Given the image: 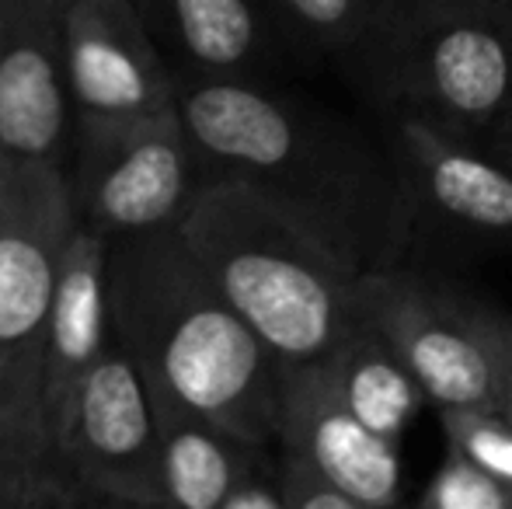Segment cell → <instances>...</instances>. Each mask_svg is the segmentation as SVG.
<instances>
[{"label": "cell", "mask_w": 512, "mask_h": 509, "mask_svg": "<svg viewBox=\"0 0 512 509\" xmlns=\"http://www.w3.org/2000/svg\"><path fill=\"white\" fill-rule=\"evenodd\" d=\"M150 398L157 415V482L164 506L223 509L230 489L269 443L248 440L168 394L150 391Z\"/></svg>", "instance_id": "obj_15"}, {"label": "cell", "mask_w": 512, "mask_h": 509, "mask_svg": "<svg viewBox=\"0 0 512 509\" xmlns=\"http://www.w3.org/2000/svg\"><path fill=\"white\" fill-rule=\"evenodd\" d=\"M175 112L206 178L258 185L328 238L359 276L405 265L411 203L384 140L269 84L175 67Z\"/></svg>", "instance_id": "obj_1"}, {"label": "cell", "mask_w": 512, "mask_h": 509, "mask_svg": "<svg viewBox=\"0 0 512 509\" xmlns=\"http://www.w3.org/2000/svg\"><path fill=\"white\" fill-rule=\"evenodd\" d=\"M324 363H328L331 377H335L338 391L349 401L352 412L373 433L394 443L405 440L411 422L429 405L425 387L415 381V374L394 353L391 342L377 332V325L359 314V307L345 335L324 356Z\"/></svg>", "instance_id": "obj_16"}, {"label": "cell", "mask_w": 512, "mask_h": 509, "mask_svg": "<svg viewBox=\"0 0 512 509\" xmlns=\"http://www.w3.org/2000/svg\"><path fill=\"white\" fill-rule=\"evenodd\" d=\"M499 14L512 25V0H502V4H499Z\"/></svg>", "instance_id": "obj_25"}, {"label": "cell", "mask_w": 512, "mask_h": 509, "mask_svg": "<svg viewBox=\"0 0 512 509\" xmlns=\"http://www.w3.org/2000/svg\"><path fill=\"white\" fill-rule=\"evenodd\" d=\"M481 328H485L488 353H492V405L512 422V314L492 300H481Z\"/></svg>", "instance_id": "obj_23"}, {"label": "cell", "mask_w": 512, "mask_h": 509, "mask_svg": "<svg viewBox=\"0 0 512 509\" xmlns=\"http://www.w3.org/2000/svg\"><path fill=\"white\" fill-rule=\"evenodd\" d=\"M377 116L411 203V252H512V150L411 109Z\"/></svg>", "instance_id": "obj_5"}, {"label": "cell", "mask_w": 512, "mask_h": 509, "mask_svg": "<svg viewBox=\"0 0 512 509\" xmlns=\"http://www.w3.org/2000/svg\"><path fill=\"white\" fill-rule=\"evenodd\" d=\"M70 0H0V157L67 164L74 105L63 21Z\"/></svg>", "instance_id": "obj_12"}, {"label": "cell", "mask_w": 512, "mask_h": 509, "mask_svg": "<svg viewBox=\"0 0 512 509\" xmlns=\"http://www.w3.org/2000/svg\"><path fill=\"white\" fill-rule=\"evenodd\" d=\"M95 506L60 457L0 454V509Z\"/></svg>", "instance_id": "obj_19"}, {"label": "cell", "mask_w": 512, "mask_h": 509, "mask_svg": "<svg viewBox=\"0 0 512 509\" xmlns=\"http://www.w3.org/2000/svg\"><path fill=\"white\" fill-rule=\"evenodd\" d=\"M0 454L56 457L42 346H0Z\"/></svg>", "instance_id": "obj_17"}, {"label": "cell", "mask_w": 512, "mask_h": 509, "mask_svg": "<svg viewBox=\"0 0 512 509\" xmlns=\"http://www.w3.org/2000/svg\"><path fill=\"white\" fill-rule=\"evenodd\" d=\"M108 307L150 391L276 443L286 363L223 297L182 227L112 238Z\"/></svg>", "instance_id": "obj_2"}, {"label": "cell", "mask_w": 512, "mask_h": 509, "mask_svg": "<svg viewBox=\"0 0 512 509\" xmlns=\"http://www.w3.org/2000/svg\"><path fill=\"white\" fill-rule=\"evenodd\" d=\"M108 248L112 238H105L91 224H77L56 276L46 328H42L49 433L60 422L74 387L115 335L112 307H108Z\"/></svg>", "instance_id": "obj_14"}, {"label": "cell", "mask_w": 512, "mask_h": 509, "mask_svg": "<svg viewBox=\"0 0 512 509\" xmlns=\"http://www.w3.org/2000/svg\"><path fill=\"white\" fill-rule=\"evenodd\" d=\"M335 67L373 109H411L495 143L512 126V25L499 11L391 0Z\"/></svg>", "instance_id": "obj_4"}, {"label": "cell", "mask_w": 512, "mask_h": 509, "mask_svg": "<svg viewBox=\"0 0 512 509\" xmlns=\"http://www.w3.org/2000/svg\"><path fill=\"white\" fill-rule=\"evenodd\" d=\"M53 447L95 506H164L154 398L115 335L70 394Z\"/></svg>", "instance_id": "obj_8"}, {"label": "cell", "mask_w": 512, "mask_h": 509, "mask_svg": "<svg viewBox=\"0 0 512 509\" xmlns=\"http://www.w3.org/2000/svg\"><path fill=\"white\" fill-rule=\"evenodd\" d=\"M418 509H512V485L495 478L467 454L446 447V457L415 499Z\"/></svg>", "instance_id": "obj_21"}, {"label": "cell", "mask_w": 512, "mask_h": 509, "mask_svg": "<svg viewBox=\"0 0 512 509\" xmlns=\"http://www.w3.org/2000/svg\"><path fill=\"white\" fill-rule=\"evenodd\" d=\"M77 224L67 164L0 157V346H42Z\"/></svg>", "instance_id": "obj_9"}, {"label": "cell", "mask_w": 512, "mask_h": 509, "mask_svg": "<svg viewBox=\"0 0 512 509\" xmlns=\"http://www.w3.org/2000/svg\"><path fill=\"white\" fill-rule=\"evenodd\" d=\"M387 4L391 0H265L293 56L304 63H335Z\"/></svg>", "instance_id": "obj_18"}, {"label": "cell", "mask_w": 512, "mask_h": 509, "mask_svg": "<svg viewBox=\"0 0 512 509\" xmlns=\"http://www.w3.org/2000/svg\"><path fill=\"white\" fill-rule=\"evenodd\" d=\"M279 478H283L286 509H359L349 492L283 450H279Z\"/></svg>", "instance_id": "obj_22"}, {"label": "cell", "mask_w": 512, "mask_h": 509, "mask_svg": "<svg viewBox=\"0 0 512 509\" xmlns=\"http://www.w3.org/2000/svg\"><path fill=\"white\" fill-rule=\"evenodd\" d=\"M446 447L467 454L474 464L512 485V422L495 405L436 408Z\"/></svg>", "instance_id": "obj_20"}, {"label": "cell", "mask_w": 512, "mask_h": 509, "mask_svg": "<svg viewBox=\"0 0 512 509\" xmlns=\"http://www.w3.org/2000/svg\"><path fill=\"white\" fill-rule=\"evenodd\" d=\"M502 147H509V150H512V126H509V133H506V140H502Z\"/></svg>", "instance_id": "obj_26"}, {"label": "cell", "mask_w": 512, "mask_h": 509, "mask_svg": "<svg viewBox=\"0 0 512 509\" xmlns=\"http://www.w3.org/2000/svg\"><path fill=\"white\" fill-rule=\"evenodd\" d=\"M481 300L457 279L411 262L366 272L356 283L359 314L405 360L432 408L492 405L495 377Z\"/></svg>", "instance_id": "obj_7"}, {"label": "cell", "mask_w": 512, "mask_h": 509, "mask_svg": "<svg viewBox=\"0 0 512 509\" xmlns=\"http://www.w3.org/2000/svg\"><path fill=\"white\" fill-rule=\"evenodd\" d=\"M182 70L272 77L297 60L265 0H129Z\"/></svg>", "instance_id": "obj_13"}, {"label": "cell", "mask_w": 512, "mask_h": 509, "mask_svg": "<svg viewBox=\"0 0 512 509\" xmlns=\"http://www.w3.org/2000/svg\"><path fill=\"white\" fill-rule=\"evenodd\" d=\"M70 185L81 224L105 238L182 227L206 168L178 112L74 119Z\"/></svg>", "instance_id": "obj_6"}, {"label": "cell", "mask_w": 512, "mask_h": 509, "mask_svg": "<svg viewBox=\"0 0 512 509\" xmlns=\"http://www.w3.org/2000/svg\"><path fill=\"white\" fill-rule=\"evenodd\" d=\"M276 447L345 489L359 509H391L405 499L401 443L352 412L324 360L286 363Z\"/></svg>", "instance_id": "obj_11"}, {"label": "cell", "mask_w": 512, "mask_h": 509, "mask_svg": "<svg viewBox=\"0 0 512 509\" xmlns=\"http://www.w3.org/2000/svg\"><path fill=\"white\" fill-rule=\"evenodd\" d=\"M63 60L74 119H140L175 109V63L129 0H70Z\"/></svg>", "instance_id": "obj_10"}, {"label": "cell", "mask_w": 512, "mask_h": 509, "mask_svg": "<svg viewBox=\"0 0 512 509\" xmlns=\"http://www.w3.org/2000/svg\"><path fill=\"white\" fill-rule=\"evenodd\" d=\"M182 231L223 297L283 363L324 360L356 318V265L258 185L206 178Z\"/></svg>", "instance_id": "obj_3"}, {"label": "cell", "mask_w": 512, "mask_h": 509, "mask_svg": "<svg viewBox=\"0 0 512 509\" xmlns=\"http://www.w3.org/2000/svg\"><path fill=\"white\" fill-rule=\"evenodd\" d=\"M425 7H439V11H499L502 0H418Z\"/></svg>", "instance_id": "obj_24"}]
</instances>
